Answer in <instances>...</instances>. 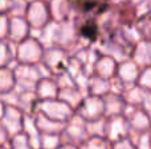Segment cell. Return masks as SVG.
Instances as JSON below:
<instances>
[{"label": "cell", "instance_id": "6da1fadb", "mask_svg": "<svg viewBox=\"0 0 151 149\" xmlns=\"http://www.w3.org/2000/svg\"><path fill=\"white\" fill-rule=\"evenodd\" d=\"M74 4L83 12H90L94 8L99 7L104 0H73Z\"/></svg>", "mask_w": 151, "mask_h": 149}]
</instances>
